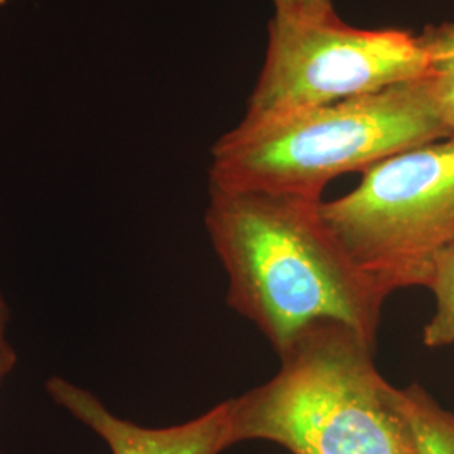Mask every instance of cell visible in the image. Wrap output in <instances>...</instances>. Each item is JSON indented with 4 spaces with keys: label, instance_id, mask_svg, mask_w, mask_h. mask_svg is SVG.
<instances>
[{
    "label": "cell",
    "instance_id": "obj_6",
    "mask_svg": "<svg viewBox=\"0 0 454 454\" xmlns=\"http://www.w3.org/2000/svg\"><path fill=\"white\" fill-rule=\"evenodd\" d=\"M49 397L106 442L112 454H221L234 446L231 399L192 421L144 427L121 419L93 392L63 379L46 382Z\"/></svg>",
    "mask_w": 454,
    "mask_h": 454
},
{
    "label": "cell",
    "instance_id": "obj_3",
    "mask_svg": "<svg viewBox=\"0 0 454 454\" xmlns=\"http://www.w3.org/2000/svg\"><path fill=\"white\" fill-rule=\"evenodd\" d=\"M451 137L422 76L365 97L243 120L212 146L211 185L322 199L325 185Z\"/></svg>",
    "mask_w": 454,
    "mask_h": 454
},
{
    "label": "cell",
    "instance_id": "obj_9",
    "mask_svg": "<svg viewBox=\"0 0 454 454\" xmlns=\"http://www.w3.org/2000/svg\"><path fill=\"white\" fill-rule=\"evenodd\" d=\"M426 288L434 294L436 309L424 326L422 341L429 348L454 345V244L434 258Z\"/></svg>",
    "mask_w": 454,
    "mask_h": 454
},
{
    "label": "cell",
    "instance_id": "obj_7",
    "mask_svg": "<svg viewBox=\"0 0 454 454\" xmlns=\"http://www.w3.org/2000/svg\"><path fill=\"white\" fill-rule=\"evenodd\" d=\"M419 37L429 56L424 78L442 125L454 135V24L427 27Z\"/></svg>",
    "mask_w": 454,
    "mask_h": 454
},
{
    "label": "cell",
    "instance_id": "obj_2",
    "mask_svg": "<svg viewBox=\"0 0 454 454\" xmlns=\"http://www.w3.org/2000/svg\"><path fill=\"white\" fill-rule=\"evenodd\" d=\"M373 347L337 324L309 328L271 380L231 399L232 438L292 454H421L416 431L373 364Z\"/></svg>",
    "mask_w": 454,
    "mask_h": 454
},
{
    "label": "cell",
    "instance_id": "obj_1",
    "mask_svg": "<svg viewBox=\"0 0 454 454\" xmlns=\"http://www.w3.org/2000/svg\"><path fill=\"white\" fill-rule=\"evenodd\" d=\"M206 227L227 303L285 356L309 328L343 325L375 345L389 293L348 258L322 199L211 185Z\"/></svg>",
    "mask_w": 454,
    "mask_h": 454
},
{
    "label": "cell",
    "instance_id": "obj_11",
    "mask_svg": "<svg viewBox=\"0 0 454 454\" xmlns=\"http://www.w3.org/2000/svg\"><path fill=\"white\" fill-rule=\"evenodd\" d=\"M294 17L309 20H326L337 17L332 0H294Z\"/></svg>",
    "mask_w": 454,
    "mask_h": 454
},
{
    "label": "cell",
    "instance_id": "obj_12",
    "mask_svg": "<svg viewBox=\"0 0 454 454\" xmlns=\"http://www.w3.org/2000/svg\"><path fill=\"white\" fill-rule=\"evenodd\" d=\"M275 2V16L294 17V0H273Z\"/></svg>",
    "mask_w": 454,
    "mask_h": 454
},
{
    "label": "cell",
    "instance_id": "obj_10",
    "mask_svg": "<svg viewBox=\"0 0 454 454\" xmlns=\"http://www.w3.org/2000/svg\"><path fill=\"white\" fill-rule=\"evenodd\" d=\"M11 318L9 305L5 301V296L0 290V387L7 375L16 367L17 356L12 343L7 339V325ZM2 454V453H0Z\"/></svg>",
    "mask_w": 454,
    "mask_h": 454
},
{
    "label": "cell",
    "instance_id": "obj_4",
    "mask_svg": "<svg viewBox=\"0 0 454 454\" xmlns=\"http://www.w3.org/2000/svg\"><path fill=\"white\" fill-rule=\"evenodd\" d=\"M322 217L382 290L427 286L454 244V135L373 165L352 192L322 202Z\"/></svg>",
    "mask_w": 454,
    "mask_h": 454
},
{
    "label": "cell",
    "instance_id": "obj_8",
    "mask_svg": "<svg viewBox=\"0 0 454 454\" xmlns=\"http://www.w3.org/2000/svg\"><path fill=\"white\" fill-rule=\"evenodd\" d=\"M403 406L421 446V454H454V414L412 384L401 389Z\"/></svg>",
    "mask_w": 454,
    "mask_h": 454
},
{
    "label": "cell",
    "instance_id": "obj_5",
    "mask_svg": "<svg viewBox=\"0 0 454 454\" xmlns=\"http://www.w3.org/2000/svg\"><path fill=\"white\" fill-rule=\"evenodd\" d=\"M268 31L266 61L246 121L365 97L419 80L429 66L421 37L401 29H357L339 16H275Z\"/></svg>",
    "mask_w": 454,
    "mask_h": 454
},
{
    "label": "cell",
    "instance_id": "obj_13",
    "mask_svg": "<svg viewBox=\"0 0 454 454\" xmlns=\"http://www.w3.org/2000/svg\"><path fill=\"white\" fill-rule=\"evenodd\" d=\"M5 2H9V0H0V5H2V4H5Z\"/></svg>",
    "mask_w": 454,
    "mask_h": 454
}]
</instances>
